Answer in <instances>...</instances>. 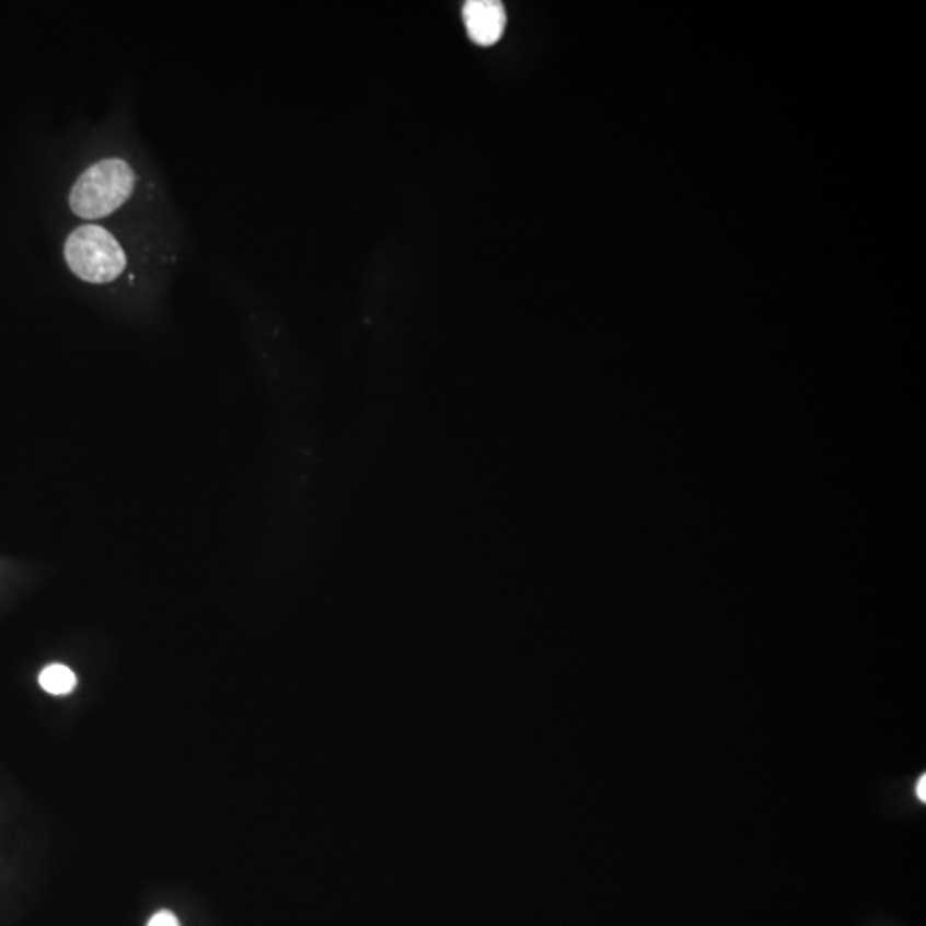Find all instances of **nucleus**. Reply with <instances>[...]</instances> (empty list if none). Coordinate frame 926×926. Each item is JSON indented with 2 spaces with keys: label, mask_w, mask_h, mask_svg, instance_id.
<instances>
[{
  "label": "nucleus",
  "mask_w": 926,
  "mask_h": 926,
  "mask_svg": "<svg viewBox=\"0 0 926 926\" xmlns=\"http://www.w3.org/2000/svg\"><path fill=\"white\" fill-rule=\"evenodd\" d=\"M136 175L123 159L93 163L80 175L71 190V208L78 217L99 220L108 217L131 198Z\"/></svg>",
  "instance_id": "f257e3e1"
},
{
  "label": "nucleus",
  "mask_w": 926,
  "mask_h": 926,
  "mask_svg": "<svg viewBox=\"0 0 926 926\" xmlns=\"http://www.w3.org/2000/svg\"><path fill=\"white\" fill-rule=\"evenodd\" d=\"M63 256L76 277L90 283H108L126 268V253L117 239L100 225L76 229L63 246Z\"/></svg>",
  "instance_id": "f03ea898"
},
{
  "label": "nucleus",
  "mask_w": 926,
  "mask_h": 926,
  "mask_svg": "<svg viewBox=\"0 0 926 926\" xmlns=\"http://www.w3.org/2000/svg\"><path fill=\"white\" fill-rule=\"evenodd\" d=\"M463 21L471 40L481 47H489L503 35L507 12L503 4L496 0H471L463 5Z\"/></svg>",
  "instance_id": "7ed1b4c3"
},
{
  "label": "nucleus",
  "mask_w": 926,
  "mask_h": 926,
  "mask_svg": "<svg viewBox=\"0 0 926 926\" xmlns=\"http://www.w3.org/2000/svg\"><path fill=\"white\" fill-rule=\"evenodd\" d=\"M38 681H40V686L45 692L50 693V695H57V697L69 695L76 688V683H78L76 674L72 673L68 665L63 664L47 665L42 671Z\"/></svg>",
  "instance_id": "20e7f679"
},
{
  "label": "nucleus",
  "mask_w": 926,
  "mask_h": 926,
  "mask_svg": "<svg viewBox=\"0 0 926 926\" xmlns=\"http://www.w3.org/2000/svg\"><path fill=\"white\" fill-rule=\"evenodd\" d=\"M148 926H181L178 925L177 918H175L172 913L169 911H160L153 918L150 919Z\"/></svg>",
  "instance_id": "39448f33"
},
{
  "label": "nucleus",
  "mask_w": 926,
  "mask_h": 926,
  "mask_svg": "<svg viewBox=\"0 0 926 926\" xmlns=\"http://www.w3.org/2000/svg\"><path fill=\"white\" fill-rule=\"evenodd\" d=\"M925 786H926V779H925V777H922V779H919V783H918V798L922 801L926 800Z\"/></svg>",
  "instance_id": "423d86ee"
}]
</instances>
